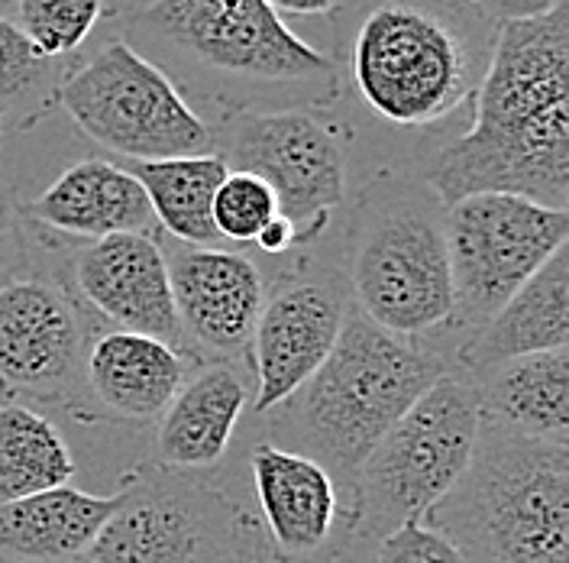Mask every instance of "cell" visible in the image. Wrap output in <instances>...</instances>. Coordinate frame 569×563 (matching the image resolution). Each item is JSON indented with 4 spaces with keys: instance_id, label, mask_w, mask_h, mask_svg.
<instances>
[{
    "instance_id": "cell-1",
    "label": "cell",
    "mask_w": 569,
    "mask_h": 563,
    "mask_svg": "<svg viewBox=\"0 0 569 563\" xmlns=\"http://www.w3.org/2000/svg\"><path fill=\"white\" fill-rule=\"evenodd\" d=\"M427 188L453 205L469 195H518L569 205V7L501 23L476 91L472 127L425 169Z\"/></svg>"
},
{
    "instance_id": "cell-2",
    "label": "cell",
    "mask_w": 569,
    "mask_h": 563,
    "mask_svg": "<svg viewBox=\"0 0 569 563\" xmlns=\"http://www.w3.org/2000/svg\"><path fill=\"white\" fill-rule=\"evenodd\" d=\"M123 42L223 120L318 110L343 95L333 59L266 0H152L127 20Z\"/></svg>"
},
{
    "instance_id": "cell-3",
    "label": "cell",
    "mask_w": 569,
    "mask_h": 563,
    "mask_svg": "<svg viewBox=\"0 0 569 563\" xmlns=\"http://www.w3.org/2000/svg\"><path fill=\"white\" fill-rule=\"evenodd\" d=\"M340 91L395 130H427L476 98L496 23L476 0H337Z\"/></svg>"
},
{
    "instance_id": "cell-4",
    "label": "cell",
    "mask_w": 569,
    "mask_h": 563,
    "mask_svg": "<svg viewBox=\"0 0 569 563\" xmlns=\"http://www.w3.org/2000/svg\"><path fill=\"white\" fill-rule=\"evenodd\" d=\"M425 525L466 563H569V444L479 422L466 473Z\"/></svg>"
},
{
    "instance_id": "cell-5",
    "label": "cell",
    "mask_w": 569,
    "mask_h": 563,
    "mask_svg": "<svg viewBox=\"0 0 569 563\" xmlns=\"http://www.w3.org/2000/svg\"><path fill=\"white\" fill-rule=\"evenodd\" d=\"M447 376V363L425 340L382 330L366 315H347L320 369L298 388L288 431L333 476L353 480L359 463L427 388Z\"/></svg>"
},
{
    "instance_id": "cell-6",
    "label": "cell",
    "mask_w": 569,
    "mask_h": 563,
    "mask_svg": "<svg viewBox=\"0 0 569 563\" xmlns=\"http://www.w3.org/2000/svg\"><path fill=\"white\" fill-rule=\"evenodd\" d=\"M447 205L425 181L382 178L362 198L350 234V285L382 330L425 340L453 315Z\"/></svg>"
},
{
    "instance_id": "cell-7",
    "label": "cell",
    "mask_w": 569,
    "mask_h": 563,
    "mask_svg": "<svg viewBox=\"0 0 569 563\" xmlns=\"http://www.w3.org/2000/svg\"><path fill=\"white\" fill-rule=\"evenodd\" d=\"M479 398L469 379L447 373L391 424L353 473L347 531L376 544L425 515L457 486L479 437Z\"/></svg>"
},
{
    "instance_id": "cell-8",
    "label": "cell",
    "mask_w": 569,
    "mask_h": 563,
    "mask_svg": "<svg viewBox=\"0 0 569 563\" xmlns=\"http://www.w3.org/2000/svg\"><path fill=\"white\" fill-rule=\"evenodd\" d=\"M56 101L110 152L130 162L211 156L213 127L169 81L123 39H110L84 66L69 71Z\"/></svg>"
},
{
    "instance_id": "cell-9",
    "label": "cell",
    "mask_w": 569,
    "mask_h": 563,
    "mask_svg": "<svg viewBox=\"0 0 569 563\" xmlns=\"http://www.w3.org/2000/svg\"><path fill=\"white\" fill-rule=\"evenodd\" d=\"M120 505L78 563H240L249 522L201 473L159 463L127 473Z\"/></svg>"
},
{
    "instance_id": "cell-10",
    "label": "cell",
    "mask_w": 569,
    "mask_h": 563,
    "mask_svg": "<svg viewBox=\"0 0 569 563\" xmlns=\"http://www.w3.org/2000/svg\"><path fill=\"white\" fill-rule=\"evenodd\" d=\"M453 330H479L533 273L567 247L569 214L518 195H469L447 205Z\"/></svg>"
},
{
    "instance_id": "cell-11",
    "label": "cell",
    "mask_w": 569,
    "mask_h": 563,
    "mask_svg": "<svg viewBox=\"0 0 569 563\" xmlns=\"http://www.w3.org/2000/svg\"><path fill=\"white\" fill-rule=\"evenodd\" d=\"M213 156L233 172L262 178L291 224L298 247L318 240L347 195V156L337 124L311 107L240 113L213 130Z\"/></svg>"
},
{
    "instance_id": "cell-12",
    "label": "cell",
    "mask_w": 569,
    "mask_h": 563,
    "mask_svg": "<svg viewBox=\"0 0 569 563\" xmlns=\"http://www.w3.org/2000/svg\"><path fill=\"white\" fill-rule=\"evenodd\" d=\"M81 298L56 276H23L0 288V392L94 418L84 388L91 320Z\"/></svg>"
},
{
    "instance_id": "cell-13",
    "label": "cell",
    "mask_w": 569,
    "mask_h": 563,
    "mask_svg": "<svg viewBox=\"0 0 569 563\" xmlns=\"http://www.w3.org/2000/svg\"><path fill=\"white\" fill-rule=\"evenodd\" d=\"M166 263L184 353L198 363H249L266 298L259 266L223 247H172Z\"/></svg>"
},
{
    "instance_id": "cell-14",
    "label": "cell",
    "mask_w": 569,
    "mask_h": 563,
    "mask_svg": "<svg viewBox=\"0 0 569 563\" xmlns=\"http://www.w3.org/2000/svg\"><path fill=\"white\" fill-rule=\"evenodd\" d=\"M343 320L347 298L333 279L323 276H291L262 298L249 347L256 415L282 408L318 373L343 330Z\"/></svg>"
},
{
    "instance_id": "cell-15",
    "label": "cell",
    "mask_w": 569,
    "mask_h": 563,
    "mask_svg": "<svg viewBox=\"0 0 569 563\" xmlns=\"http://www.w3.org/2000/svg\"><path fill=\"white\" fill-rule=\"evenodd\" d=\"M62 279L84 308L117 324V330L146 334L184 350L166 249L149 234L88 240L71 249Z\"/></svg>"
},
{
    "instance_id": "cell-16",
    "label": "cell",
    "mask_w": 569,
    "mask_h": 563,
    "mask_svg": "<svg viewBox=\"0 0 569 563\" xmlns=\"http://www.w3.org/2000/svg\"><path fill=\"white\" fill-rule=\"evenodd\" d=\"M256 505L282 561L320 563L333 557L340 495L318 460L259 441L249 451Z\"/></svg>"
},
{
    "instance_id": "cell-17",
    "label": "cell",
    "mask_w": 569,
    "mask_h": 563,
    "mask_svg": "<svg viewBox=\"0 0 569 563\" xmlns=\"http://www.w3.org/2000/svg\"><path fill=\"white\" fill-rule=\"evenodd\" d=\"M191 359L166 340L104 330L84 353V388L98 412L120 422H159L176 392L191 376Z\"/></svg>"
},
{
    "instance_id": "cell-18",
    "label": "cell",
    "mask_w": 569,
    "mask_h": 563,
    "mask_svg": "<svg viewBox=\"0 0 569 563\" xmlns=\"http://www.w3.org/2000/svg\"><path fill=\"white\" fill-rule=\"evenodd\" d=\"M23 217L42 230L78 240L149 234L156 227L140 181L107 159L71 162L39 198L23 205Z\"/></svg>"
},
{
    "instance_id": "cell-19",
    "label": "cell",
    "mask_w": 569,
    "mask_h": 563,
    "mask_svg": "<svg viewBox=\"0 0 569 563\" xmlns=\"http://www.w3.org/2000/svg\"><path fill=\"white\" fill-rule=\"evenodd\" d=\"M247 402V383L237 366L201 363L159 415L152 463L181 473H201L220 463Z\"/></svg>"
},
{
    "instance_id": "cell-20",
    "label": "cell",
    "mask_w": 569,
    "mask_h": 563,
    "mask_svg": "<svg viewBox=\"0 0 569 563\" xmlns=\"http://www.w3.org/2000/svg\"><path fill=\"white\" fill-rule=\"evenodd\" d=\"M569 344V253L557 249L479 330L462 337L457 363L469 376L528 353Z\"/></svg>"
},
{
    "instance_id": "cell-21",
    "label": "cell",
    "mask_w": 569,
    "mask_h": 563,
    "mask_svg": "<svg viewBox=\"0 0 569 563\" xmlns=\"http://www.w3.org/2000/svg\"><path fill=\"white\" fill-rule=\"evenodd\" d=\"M120 493L94 495L59 486L0 505V561L10 563H78L94 544Z\"/></svg>"
},
{
    "instance_id": "cell-22",
    "label": "cell",
    "mask_w": 569,
    "mask_h": 563,
    "mask_svg": "<svg viewBox=\"0 0 569 563\" xmlns=\"http://www.w3.org/2000/svg\"><path fill=\"white\" fill-rule=\"evenodd\" d=\"M482 422L515 434L567 441L569 353L567 347L528 353L469 376Z\"/></svg>"
},
{
    "instance_id": "cell-23",
    "label": "cell",
    "mask_w": 569,
    "mask_h": 563,
    "mask_svg": "<svg viewBox=\"0 0 569 563\" xmlns=\"http://www.w3.org/2000/svg\"><path fill=\"white\" fill-rule=\"evenodd\" d=\"M137 178L149 198L152 217L176 237L181 247L217 249L211 220V205L227 166L217 156H184V159H156V162H130L127 169Z\"/></svg>"
},
{
    "instance_id": "cell-24",
    "label": "cell",
    "mask_w": 569,
    "mask_h": 563,
    "mask_svg": "<svg viewBox=\"0 0 569 563\" xmlns=\"http://www.w3.org/2000/svg\"><path fill=\"white\" fill-rule=\"evenodd\" d=\"M78 473L62 431L27 402H0V505L69 486Z\"/></svg>"
},
{
    "instance_id": "cell-25",
    "label": "cell",
    "mask_w": 569,
    "mask_h": 563,
    "mask_svg": "<svg viewBox=\"0 0 569 563\" xmlns=\"http://www.w3.org/2000/svg\"><path fill=\"white\" fill-rule=\"evenodd\" d=\"M56 59L42 56L13 20H0V117L27 120L42 95L59 88Z\"/></svg>"
},
{
    "instance_id": "cell-26",
    "label": "cell",
    "mask_w": 569,
    "mask_h": 563,
    "mask_svg": "<svg viewBox=\"0 0 569 563\" xmlns=\"http://www.w3.org/2000/svg\"><path fill=\"white\" fill-rule=\"evenodd\" d=\"M17 27L49 59L71 56L101 20V0H17Z\"/></svg>"
},
{
    "instance_id": "cell-27",
    "label": "cell",
    "mask_w": 569,
    "mask_h": 563,
    "mask_svg": "<svg viewBox=\"0 0 569 563\" xmlns=\"http://www.w3.org/2000/svg\"><path fill=\"white\" fill-rule=\"evenodd\" d=\"M272 217H279L276 191L262 178L227 169V176L220 181L211 205V220L217 237L230 240L237 247H252L256 237L262 234V227Z\"/></svg>"
},
{
    "instance_id": "cell-28",
    "label": "cell",
    "mask_w": 569,
    "mask_h": 563,
    "mask_svg": "<svg viewBox=\"0 0 569 563\" xmlns=\"http://www.w3.org/2000/svg\"><path fill=\"white\" fill-rule=\"evenodd\" d=\"M372 563H466L460 551L425 522H408L376 541Z\"/></svg>"
},
{
    "instance_id": "cell-29",
    "label": "cell",
    "mask_w": 569,
    "mask_h": 563,
    "mask_svg": "<svg viewBox=\"0 0 569 563\" xmlns=\"http://www.w3.org/2000/svg\"><path fill=\"white\" fill-rule=\"evenodd\" d=\"M33 263V224L10 188H0V288L30 276Z\"/></svg>"
},
{
    "instance_id": "cell-30",
    "label": "cell",
    "mask_w": 569,
    "mask_h": 563,
    "mask_svg": "<svg viewBox=\"0 0 569 563\" xmlns=\"http://www.w3.org/2000/svg\"><path fill=\"white\" fill-rule=\"evenodd\" d=\"M496 23H521V20H537L547 17L557 3L563 0H476Z\"/></svg>"
},
{
    "instance_id": "cell-31",
    "label": "cell",
    "mask_w": 569,
    "mask_h": 563,
    "mask_svg": "<svg viewBox=\"0 0 569 563\" xmlns=\"http://www.w3.org/2000/svg\"><path fill=\"white\" fill-rule=\"evenodd\" d=\"M252 247H259L262 253H269V256H282L291 247H298V240H295V230H291V224L284 220L282 214L279 217H272L266 227H262V234L256 237V244Z\"/></svg>"
},
{
    "instance_id": "cell-32",
    "label": "cell",
    "mask_w": 569,
    "mask_h": 563,
    "mask_svg": "<svg viewBox=\"0 0 569 563\" xmlns=\"http://www.w3.org/2000/svg\"><path fill=\"white\" fill-rule=\"evenodd\" d=\"M276 13H330L337 7V0H266Z\"/></svg>"
},
{
    "instance_id": "cell-33",
    "label": "cell",
    "mask_w": 569,
    "mask_h": 563,
    "mask_svg": "<svg viewBox=\"0 0 569 563\" xmlns=\"http://www.w3.org/2000/svg\"><path fill=\"white\" fill-rule=\"evenodd\" d=\"M10 13H17V0H0V20H10Z\"/></svg>"
},
{
    "instance_id": "cell-34",
    "label": "cell",
    "mask_w": 569,
    "mask_h": 563,
    "mask_svg": "<svg viewBox=\"0 0 569 563\" xmlns=\"http://www.w3.org/2000/svg\"><path fill=\"white\" fill-rule=\"evenodd\" d=\"M247 563H272L269 557H262V554H256V557H249Z\"/></svg>"
},
{
    "instance_id": "cell-35",
    "label": "cell",
    "mask_w": 569,
    "mask_h": 563,
    "mask_svg": "<svg viewBox=\"0 0 569 563\" xmlns=\"http://www.w3.org/2000/svg\"><path fill=\"white\" fill-rule=\"evenodd\" d=\"M0 159H3V117H0Z\"/></svg>"
},
{
    "instance_id": "cell-36",
    "label": "cell",
    "mask_w": 569,
    "mask_h": 563,
    "mask_svg": "<svg viewBox=\"0 0 569 563\" xmlns=\"http://www.w3.org/2000/svg\"><path fill=\"white\" fill-rule=\"evenodd\" d=\"M0 402H3V392H0Z\"/></svg>"
},
{
    "instance_id": "cell-37",
    "label": "cell",
    "mask_w": 569,
    "mask_h": 563,
    "mask_svg": "<svg viewBox=\"0 0 569 563\" xmlns=\"http://www.w3.org/2000/svg\"><path fill=\"white\" fill-rule=\"evenodd\" d=\"M0 563H10V561H0Z\"/></svg>"
}]
</instances>
